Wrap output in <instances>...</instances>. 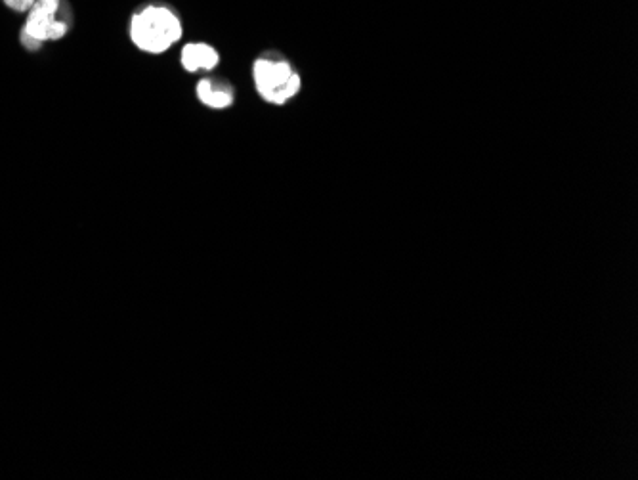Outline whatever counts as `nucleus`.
Here are the masks:
<instances>
[{
	"instance_id": "1",
	"label": "nucleus",
	"mask_w": 638,
	"mask_h": 480,
	"mask_svg": "<svg viewBox=\"0 0 638 480\" xmlns=\"http://www.w3.org/2000/svg\"><path fill=\"white\" fill-rule=\"evenodd\" d=\"M184 35L178 12L167 2H146L134 10L128 23L132 44L146 54H163Z\"/></svg>"
},
{
	"instance_id": "2",
	"label": "nucleus",
	"mask_w": 638,
	"mask_h": 480,
	"mask_svg": "<svg viewBox=\"0 0 638 480\" xmlns=\"http://www.w3.org/2000/svg\"><path fill=\"white\" fill-rule=\"evenodd\" d=\"M256 92L268 104L283 106L293 100L302 87L297 67L279 52H264L253 64Z\"/></svg>"
},
{
	"instance_id": "3",
	"label": "nucleus",
	"mask_w": 638,
	"mask_h": 480,
	"mask_svg": "<svg viewBox=\"0 0 638 480\" xmlns=\"http://www.w3.org/2000/svg\"><path fill=\"white\" fill-rule=\"evenodd\" d=\"M64 0H37L23 22L20 43L27 52H37L46 43L62 41L71 22L64 16Z\"/></svg>"
},
{
	"instance_id": "4",
	"label": "nucleus",
	"mask_w": 638,
	"mask_h": 480,
	"mask_svg": "<svg viewBox=\"0 0 638 480\" xmlns=\"http://www.w3.org/2000/svg\"><path fill=\"white\" fill-rule=\"evenodd\" d=\"M197 100L211 110H228L234 106L235 90L222 77H203L195 87Z\"/></svg>"
},
{
	"instance_id": "5",
	"label": "nucleus",
	"mask_w": 638,
	"mask_h": 480,
	"mask_svg": "<svg viewBox=\"0 0 638 480\" xmlns=\"http://www.w3.org/2000/svg\"><path fill=\"white\" fill-rule=\"evenodd\" d=\"M180 62L188 73L213 71L220 64V54L213 44L188 43L180 52Z\"/></svg>"
},
{
	"instance_id": "6",
	"label": "nucleus",
	"mask_w": 638,
	"mask_h": 480,
	"mask_svg": "<svg viewBox=\"0 0 638 480\" xmlns=\"http://www.w3.org/2000/svg\"><path fill=\"white\" fill-rule=\"evenodd\" d=\"M4 6L16 14H27L29 8L37 2V0H2Z\"/></svg>"
}]
</instances>
